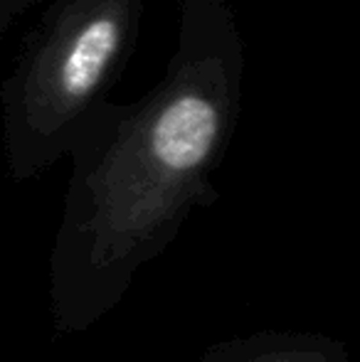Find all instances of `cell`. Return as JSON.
I'll return each mask as SVG.
<instances>
[{
  "mask_svg": "<svg viewBox=\"0 0 360 362\" xmlns=\"http://www.w3.org/2000/svg\"><path fill=\"white\" fill-rule=\"evenodd\" d=\"M247 42L232 0H178V35L153 89L99 106L69 151L57 237L64 281H124L217 197L245 104Z\"/></svg>",
  "mask_w": 360,
  "mask_h": 362,
  "instance_id": "cell-1",
  "label": "cell"
},
{
  "mask_svg": "<svg viewBox=\"0 0 360 362\" xmlns=\"http://www.w3.org/2000/svg\"><path fill=\"white\" fill-rule=\"evenodd\" d=\"M146 0H50L0 84V136L13 180L42 175L111 101L134 57Z\"/></svg>",
  "mask_w": 360,
  "mask_h": 362,
  "instance_id": "cell-2",
  "label": "cell"
},
{
  "mask_svg": "<svg viewBox=\"0 0 360 362\" xmlns=\"http://www.w3.org/2000/svg\"><path fill=\"white\" fill-rule=\"evenodd\" d=\"M202 362H348L338 340L308 333H267L217 345Z\"/></svg>",
  "mask_w": 360,
  "mask_h": 362,
  "instance_id": "cell-3",
  "label": "cell"
},
{
  "mask_svg": "<svg viewBox=\"0 0 360 362\" xmlns=\"http://www.w3.org/2000/svg\"><path fill=\"white\" fill-rule=\"evenodd\" d=\"M37 3H42V0H0V37L13 28V23L20 15H25Z\"/></svg>",
  "mask_w": 360,
  "mask_h": 362,
  "instance_id": "cell-4",
  "label": "cell"
}]
</instances>
